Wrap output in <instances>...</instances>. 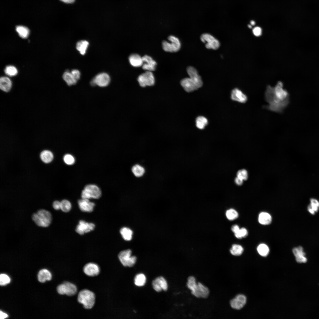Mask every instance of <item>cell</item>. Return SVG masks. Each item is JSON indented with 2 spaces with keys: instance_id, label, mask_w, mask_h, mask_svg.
<instances>
[{
  "instance_id": "cell-1",
  "label": "cell",
  "mask_w": 319,
  "mask_h": 319,
  "mask_svg": "<svg viewBox=\"0 0 319 319\" xmlns=\"http://www.w3.org/2000/svg\"><path fill=\"white\" fill-rule=\"evenodd\" d=\"M266 101L268 103L264 108L276 113H281L289 103V94L283 88V84L278 81L274 87L268 85L265 93Z\"/></svg>"
},
{
  "instance_id": "cell-2",
  "label": "cell",
  "mask_w": 319,
  "mask_h": 319,
  "mask_svg": "<svg viewBox=\"0 0 319 319\" xmlns=\"http://www.w3.org/2000/svg\"><path fill=\"white\" fill-rule=\"evenodd\" d=\"M187 285L191 291V293L196 297L206 298L209 295V291L208 288L200 282L197 283L193 276L188 278Z\"/></svg>"
},
{
  "instance_id": "cell-3",
  "label": "cell",
  "mask_w": 319,
  "mask_h": 319,
  "mask_svg": "<svg viewBox=\"0 0 319 319\" xmlns=\"http://www.w3.org/2000/svg\"><path fill=\"white\" fill-rule=\"evenodd\" d=\"M32 219L38 226L47 227L51 224L52 220L51 213L48 211L44 209L38 210L33 213L31 216Z\"/></svg>"
},
{
  "instance_id": "cell-4",
  "label": "cell",
  "mask_w": 319,
  "mask_h": 319,
  "mask_svg": "<svg viewBox=\"0 0 319 319\" xmlns=\"http://www.w3.org/2000/svg\"><path fill=\"white\" fill-rule=\"evenodd\" d=\"M95 295L92 291L87 289L81 290L79 293L78 301L86 309L92 308L95 305Z\"/></svg>"
},
{
  "instance_id": "cell-5",
  "label": "cell",
  "mask_w": 319,
  "mask_h": 319,
  "mask_svg": "<svg viewBox=\"0 0 319 319\" xmlns=\"http://www.w3.org/2000/svg\"><path fill=\"white\" fill-rule=\"evenodd\" d=\"M101 195V192L99 187L95 184L86 185L82 192V198L88 199H98Z\"/></svg>"
},
{
  "instance_id": "cell-6",
  "label": "cell",
  "mask_w": 319,
  "mask_h": 319,
  "mask_svg": "<svg viewBox=\"0 0 319 319\" xmlns=\"http://www.w3.org/2000/svg\"><path fill=\"white\" fill-rule=\"evenodd\" d=\"M170 42L164 40L162 43V47L165 51L175 52L178 51L181 47V43L179 39L173 35H170L168 38Z\"/></svg>"
},
{
  "instance_id": "cell-7",
  "label": "cell",
  "mask_w": 319,
  "mask_h": 319,
  "mask_svg": "<svg viewBox=\"0 0 319 319\" xmlns=\"http://www.w3.org/2000/svg\"><path fill=\"white\" fill-rule=\"evenodd\" d=\"M131 253L130 250L127 249L122 251L119 253V259L123 266L131 267L135 264L136 258L134 256H131Z\"/></svg>"
},
{
  "instance_id": "cell-8",
  "label": "cell",
  "mask_w": 319,
  "mask_h": 319,
  "mask_svg": "<svg viewBox=\"0 0 319 319\" xmlns=\"http://www.w3.org/2000/svg\"><path fill=\"white\" fill-rule=\"evenodd\" d=\"M58 293L62 295L66 294L69 296L75 295L77 292V288L74 284L69 282H65L57 287Z\"/></svg>"
},
{
  "instance_id": "cell-9",
  "label": "cell",
  "mask_w": 319,
  "mask_h": 319,
  "mask_svg": "<svg viewBox=\"0 0 319 319\" xmlns=\"http://www.w3.org/2000/svg\"><path fill=\"white\" fill-rule=\"evenodd\" d=\"M139 85L141 87L152 86L155 83L154 75L151 71H146L139 75L137 78Z\"/></svg>"
},
{
  "instance_id": "cell-10",
  "label": "cell",
  "mask_w": 319,
  "mask_h": 319,
  "mask_svg": "<svg viewBox=\"0 0 319 319\" xmlns=\"http://www.w3.org/2000/svg\"><path fill=\"white\" fill-rule=\"evenodd\" d=\"M200 39L203 43H205V46L207 49L217 50L220 46L219 41L210 34H203Z\"/></svg>"
},
{
  "instance_id": "cell-11",
  "label": "cell",
  "mask_w": 319,
  "mask_h": 319,
  "mask_svg": "<svg viewBox=\"0 0 319 319\" xmlns=\"http://www.w3.org/2000/svg\"><path fill=\"white\" fill-rule=\"evenodd\" d=\"M110 80V77L107 74L102 73L95 76L91 81V84L93 86L104 87L108 85Z\"/></svg>"
},
{
  "instance_id": "cell-12",
  "label": "cell",
  "mask_w": 319,
  "mask_h": 319,
  "mask_svg": "<svg viewBox=\"0 0 319 319\" xmlns=\"http://www.w3.org/2000/svg\"><path fill=\"white\" fill-rule=\"evenodd\" d=\"M95 224L92 223H88L84 220H80L76 229V232L80 235L90 232L94 230Z\"/></svg>"
},
{
  "instance_id": "cell-13",
  "label": "cell",
  "mask_w": 319,
  "mask_h": 319,
  "mask_svg": "<svg viewBox=\"0 0 319 319\" xmlns=\"http://www.w3.org/2000/svg\"><path fill=\"white\" fill-rule=\"evenodd\" d=\"M231 98L232 100L242 103H246L248 100L247 95L237 88H235L232 90Z\"/></svg>"
},
{
  "instance_id": "cell-14",
  "label": "cell",
  "mask_w": 319,
  "mask_h": 319,
  "mask_svg": "<svg viewBox=\"0 0 319 319\" xmlns=\"http://www.w3.org/2000/svg\"><path fill=\"white\" fill-rule=\"evenodd\" d=\"M83 271L87 275L94 276L98 275L100 272L99 266L97 264L92 262L85 264L83 267Z\"/></svg>"
},
{
  "instance_id": "cell-15",
  "label": "cell",
  "mask_w": 319,
  "mask_h": 319,
  "mask_svg": "<svg viewBox=\"0 0 319 319\" xmlns=\"http://www.w3.org/2000/svg\"><path fill=\"white\" fill-rule=\"evenodd\" d=\"M153 289L157 292H160L162 290H167L168 285L167 281L162 276L158 277L154 279L152 282Z\"/></svg>"
},
{
  "instance_id": "cell-16",
  "label": "cell",
  "mask_w": 319,
  "mask_h": 319,
  "mask_svg": "<svg viewBox=\"0 0 319 319\" xmlns=\"http://www.w3.org/2000/svg\"><path fill=\"white\" fill-rule=\"evenodd\" d=\"M180 83L184 89L188 92H192L199 88L194 81L190 77L183 79Z\"/></svg>"
},
{
  "instance_id": "cell-17",
  "label": "cell",
  "mask_w": 319,
  "mask_h": 319,
  "mask_svg": "<svg viewBox=\"0 0 319 319\" xmlns=\"http://www.w3.org/2000/svg\"><path fill=\"white\" fill-rule=\"evenodd\" d=\"M143 64L142 68L146 71H152L155 70L156 62L150 56L145 55L142 57Z\"/></svg>"
},
{
  "instance_id": "cell-18",
  "label": "cell",
  "mask_w": 319,
  "mask_h": 319,
  "mask_svg": "<svg viewBox=\"0 0 319 319\" xmlns=\"http://www.w3.org/2000/svg\"><path fill=\"white\" fill-rule=\"evenodd\" d=\"M246 302V298L242 294H239L230 301L231 307L235 309L240 310L245 305Z\"/></svg>"
},
{
  "instance_id": "cell-19",
  "label": "cell",
  "mask_w": 319,
  "mask_h": 319,
  "mask_svg": "<svg viewBox=\"0 0 319 319\" xmlns=\"http://www.w3.org/2000/svg\"><path fill=\"white\" fill-rule=\"evenodd\" d=\"M78 204L82 211L89 212L93 211L95 206V203L90 201L89 199L82 198L78 201Z\"/></svg>"
},
{
  "instance_id": "cell-20",
  "label": "cell",
  "mask_w": 319,
  "mask_h": 319,
  "mask_svg": "<svg viewBox=\"0 0 319 319\" xmlns=\"http://www.w3.org/2000/svg\"><path fill=\"white\" fill-rule=\"evenodd\" d=\"M187 71L189 77L194 81L199 88L201 87L203 85V82L196 70L193 67L189 66L187 68Z\"/></svg>"
},
{
  "instance_id": "cell-21",
  "label": "cell",
  "mask_w": 319,
  "mask_h": 319,
  "mask_svg": "<svg viewBox=\"0 0 319 319\" xmlns=\"http://www.w3.org/2000/svg\"><path fill=\"white\" fill-rule=\"evenodd\" d=\"M12 83L11 80L7 77H2L0 79V88L3 92H8L11 89Z\"/></svg>"
},
{
  "instance_id": "cell-22",
  "label": "cell",
  "mask_w": 319,
  "mask_h": 319,
  "mask_svg": "<svg viewBox=\"0 0 319 319\" xmlns=\"http://www.w3.org/2000/svg\"><path fill=\"white\" fill-rule=\"evenodd\" d=\"M63 78L69 86L75 84L79 80L71 71H66L63 75Z\"/></svg>"
},
{
  "instance_id": "cell-23",
  "label": "cell",
  "mask_w": 319,
  "mask_h": 319,
  "mask_svg": "<svg viewBox=\"0 0 319 319\" xmlns=\"http://www.w3.org/2000/svg\"><path fill=\"white\" fill-rule=\"evenodd\" d=\"M129 62L131 65L134 67L142 66L143 64L142 57L136 53H133L129 56Z\"/></svg>"
},
{
  "instance_id": "cell-24",
  "label": "cell",
  "mask_w": 319,
  "mask_h": 319,
  "mask_svg": "<svg viewBox=\"0 0 319 319\" xmlns=\"http://www.w3.org/2000/svg\"><path fill=\"white\" fill-rule=\"evenodd\" d=\"M51 274L47 269H42L38 273V280L40 282L44 283L46 281H50L51 279Z\"/></svg>"
},
{
  "instance_id": "cell-25",
  "label": "cell",
  "mask_w": 319,
  "mask_h": 319,
  "mask_svg": "<svg viewBox=\"0 0 319 319\" xmlns=\"http://www.w3.org/2000/svg\"><path fill=\"white\" fill-rule=\"evenodd\" d=\"M258 220L261 224L266 225L270 224L272 221V217L268 213L265 212L261 213L258 216Z\"/></svg>"
},
{
  "instance_id": "cell-26",
  "label": "cell",
  "mask_w": 319,
  "mask_h": 319,
  "mask_svg": "<svg viewBox=\"0 0 319 319\" xmlns=\"http://www.w3.org/2000/svg\"><path fill=\"white\" fill-rule=\"evenodd\" d=\"M89 45V42L86 40H80L77 43L76 48L81 54L84 55L86 52Z\"/></svg>"
},
{
  "instance_id": "cell-27",
  "label": "cell",
  "mask_w": 319,
  "mask_h": 319,
  "mask_svg": "<svg viewBox=\"0 0 319 319\" xmlns=\"http://www.w3.org/2000/svg\"><path fill=\"white\" fill-rule=\"evenodd\" d=\"M40 157L43 162L47 163L51 162L52 161L53 158V155L50 151L45 150L41 152Z\"/></svg>"
},
{
  "instance_id": "cell-28",
  "label": "cell",
  "mask_w": 319,
  "mask_h": 319,
  "mask_svg": "<svg viewBox=\"0 0 319 319\" xmlns=\"http://www.w3.org/2000/svg\"><path fill=\"white\" fill-rule=\"evenodd\" d=\"M16 30L19 35L23 38H26L29 36L30 31L27 27L21 25L16 27Z\"/></svg>"
},
{
  "instance_id": "cell-29",
  "label": "cell",
  "mask_w": 319,
  "mask_h": 319,
  "mask_svg": "<svg viewBox=\"0 0 319 319\" xmlns=\"http://www.w3.org/2000/svg\"><path fill=\"white\" fill-rule=\"evenodd\" d=\"M120 232L125 240L129 241L132 239L133 231L130 229L126 227H123L120 230Z\"/></svg>"
},
{
  "instance_id": "cell-30",
  "label": "cell",
  "mask_w": 319,
  "mask_h": 319,
  "mask_svg": "<svg viewBox=\"0 0 319 319\" xmlns=\"http://www.w3.org/2000/svg\"><path fill=\"white\" fill-rule=\"evenodd\" d=\"M131 171L134 175L136 177L142 176L144 173L145 170L142 166L138 164L135 165L132 168Z\"/></svg>"
},
{
  "instance_id": "cell-31",
  "label": "cell",
  "mask_w": 319,
  "mask_h": 319,
  "mask_svg": "<svg viewBox=\"0 0 319 319\" xmlns=\"http://www.w3.org/2000/svg\"><path fill=\"white\" fill-rule=\"evenodd\" d=\"M146 281L145 276L143 274H137L134 279L135 284L137 286L141 287L144 285Z\"/></svg>"
},
{
  "instance_id": "cell-32",
  "label": "cell",
  "mask_w": 319,
  "mask_h": 319,
  "mask_svg": "<svg viewBox=\"0 0 319 319\" xmlns=\"http://www.w3.org/2000/svg\"><path fill=\"white\" fill-rule=\"evenodd\" d=\"M243 251V247L240 245L233 244L230 250L231 253L235 256L241 255Z\"/></svg>"
},
{
  "instance_id": "cell-33",
  "label": "cell",
  "mask_w": 319,
  "mask_h": 319,
  "mask_svg": "<svg viewBox=\"0 0 319 319\" xmlns=\"http://www.w3.org/2000/svg\"><path fill=\"white\" fill-rule=\"evenodd\" d=\"M257 250L258 253L263 257L267 256L269 252V249L268 246L265 244H261L257 247Z\"/></svg>"
},
{
  "instance_id": "cell-34",
  "label": "cell",
  "mask_w": 319,
  "mask_h": 319,
  "mask_svg": "<svg viewBox=\"0 0 319 319\" xmlns=\"http://www.w3.org/2000/svg\"><path fill=\"white\" fill-rule=\"evenodd\" d=\"M208 120L205 117L202 116L198 117L196 120V125L199 129H204L207 124Z\"/></svg>"
},
{
  "instance_id": "cell-35",
  "label": "cell",
  "mask_w": 319,
  "mask_h": 319,
  "mask_svg": "<svg viewBox=\"0 0 319 319\" xmlns=\"http://www.w3.org/2000/svg\"><path fill=\"white\" fill-rule=\"evenodd\" d=\"M226 216L228 219L232 220L237 219L238 216L237 212L235 209H231L227 211Z\"/></svg>"
},
{
  "instance_id": "cell-36",
  "label": "cell",
  "mask_w": 319,
  "mask_h": 319,
  "mask_svg": "<svg viewBox=\"0 0 319 319\" xmlns=\"http://www.w3.org/2000/svg\"><path fill=\"white\" fill-rule=\"evenodd\" d=\"M61 209L64 212H68L71 209V203L68 200L64 199L62 200L61 201Z\"/></svg>"
},
{
  "instance_id": "cell-37",
  "label": "cell",
  "mask_w": 319,
  "mask_h": 319,
  "mask_svg": "<svg viewBox=\"0 0 319 319\" xmlns=\"http://www.w3.org/2000/svg\"><path fill=\"white\" fill-rule=\"evenodd\" d=\"M4 71L7 75L10 77L15 76L17 73V69L12 66H7L5 69Z\"/></svg>"
},
{
  "instance_id": "cell-38",
  "label": "cell",
  "mask_w": 319,
  "mask_h": 319,
  "mask_svg": "<svg viewBox=\"0 0 319 319\" xmlns=\"http://www.w3.org/2000/svg\"><path fill=\"white\" fill-rule=\"evenodd\" d=\"M292 252L295 258L305 256L306 255L302 247L300 246L293 248Z\"/></svg>"
},
{
  "instance_id": "cell-39",
  "label": "cell",
  "mask_w": 319,
  "mask_h": 319,
  "mask_svg": "<svg viewBox=\"0 0 319 319\" xmlns=\"http://www.w3.org/2000/svg\"><path fill=\"white\" fill-rule=\"evenodd\" d=\"M234 234L237 238L241 239L247 236L248 235V232L246 228L242 227L238 231Z\"/></svg>"
},
{
  "instance_id": "cell-40",
  "label": "cell",
  "mask_w": 319,
  "mask_h": 319,
  "mask_svg": "<svg viewBox=\"0 0 319 319\" xmlns=\"http://www.w3.org/2000/svg\"><path fill=\"white\" fill-rule=\"evenodd\" d=\"M310 204L308 206L312 209L315 212H317L319 209V202L316 199L311 198Z\"/></svg>"
},
{
  "instance_id": "cell-41",
  "label": "cell",
  "mask_w": 319,
  "mask_h": 319,
  "mask_svg": "<svg viewBox=\"0 0 319 319\" xmlns=\"http://www.w3.org/2000/svg\"><path fill=\"white\" fill-rule=\"evenodd\" d=\"M64 160L66 164L69 165L73 164L75 162V159L74 157L69 154H67L64 155Z\"/></svg>"
},
{
  "instance_id": "cell-42",
  "label": "cell",
  "mask_w": 319,
  "mask_h": 319,
  "mask_svg": "<svg viewBox=\"0 0 319 319\" xmlns=\"http://www.w3.org/2000/svg\"><path fill=\"white\" fill-rule=\"evenodd\" d=\"M10 281V278L7 275L1 274L0 275V284L4 286L9 283Z\"/></svg>"
},
{
  "instance_id": "cell-43",
  "label": "cell",
  "mask_w": 319,
  "mask_h": 319,
  "mask_svg": "<svg viewBox=\"0 0 319 319\" xmlns=\"http://www.w3.org/2000/svg\"><path fill=\"white\" fill-rule=\"evenodd\" d=\"M237 177L242 179L243 180H247L248 178V174L247 171L244 169L239 170L237 173Z\"/></svg>"
},
{
  "instance_id": "cell-44",
  "label": "cell",
  "mask_w": 319,
  "mask_h": 319,
  "mask_svg": "<svg viewBox=\"0 0 319 319\" xmlns=\"http://www.w3.org/2000/svg\"><path fill=\"white\" fill-rule=\"evenodd\" d=\"M253 32L255 36H260L262 34V29L260 27H256L253 29Z\"/></svg>"
},
{
  "instance_id": "cell-45",
  "label": "cell",
  "mask_w": 319,
  "mask_h": 319,
  "mask_svg": "<svg viewBox=\"0 0 319 319\" xmlns=\"http://www.w3.org/2000/svg\"><path fill=\"white\" fill-rule=\"evenodd\" d=\"M53 208L56 210H58L61 209V202L58 201H53L52 204Z\"/></svg>"
},
{
  "instance_id": "cell-46",
  "label": "cell",
  "mask_w": 319,
  "mask_h": 319,
  "mask_svg": "<svg viewBox=\"0 0 319 319\" xmlns=\"http://www.w3.org/2000/svg\"><path fill=\"white\" fill-rule=\"evenodd\" d=\"M296 261L298 263H305L307 261V259L305 256H303L295 258Z\"/></svg>"
},
{
  "instance_id": "cell-47",
  "label": "cell",
  "mask_w": 319,
  "mask_h": 319,
  "mask_svg": "<svg viewBox=\"0 0 319 319\" xmlns=\"http://www.w3.org/2000/svg\"><path fill=\"white\" fill-rule=\"evenodd\" d=\"M240 228L237 225H233L231 228L232 230L234 233V234L237 233L239 230Z\"/></svg>"
},
{
  "instance_id": "cell-48",
  "label": "cell",
  "mask_w": 319,
  "mask_h": 319,
  "mask_svg": "<svg viewBox=\"0 0 319 319\" xmlns=\"http://www.w3.org/2000/svg\"><path fill=\"white\" fill-rule=\"evenodd\" d=\"M235 181L236 184L240 185L242 184L243 180L237 177L235 179Z\"/></svg>"
},
{
  "instance_id": "cell-49",
  "label": "cell",
  "mask_w": 319,
  "mask_h": 319,
  "mask_svg": "<svg viewBox=\"0 0 319 319\" xmlns=\"http://www.w3.org/2000/svg\"><path fill=\"white\" fill-rule=\"evenodd\" d=\"M0 317L1 319H4L7 318L8 317V315L4 313L1 311L0 312Z\"/></svg>"
},
{
  "instance_id": "cell-50",
  "label": "cell",
  "mask_w": 319,
  "mask_h": 319,
  "mask_svg": "<svg viewBox=\"0 0 319 319\" xmlns=\"http://www.w3.org/2000/svg\"><path fill=\"white\" fill-rule=\"evenodd\" d=\"M61 1L66 4H72L74 3L75 0H60Z\"/></svg>"
},
{
  "instance_id": "cell-51",
  "label": "cell",
  "mask_w": 319,
  "mask_h": 319,
  "mask_svg": "<svg viewBox=\"0 0 319 319\" xmlns=\"http://www.w3.org/2000/svg\"><path fill=\"white\" fill-rule=\"evenodd\" d=\"M250 23L251 25L253 26L254 25L255 23V22L253 20L251 21L250 22Z\"/></svg>"
},
{
  "instance_id": "cell-52",
  "label": "cell",
  "mask_w": 319,
  "mask_h": 319,
  "mask_svg": "<svg viewBox=\"0 0 319 319\" xmlns=\"http://www.w3.org/2000/svg\"><path fill=\"white\" fill-rule=\"evenodd\" d=\"M248 27L250 28H252V26L250 25H248Z\"/></svg>"
}]
</instances>
